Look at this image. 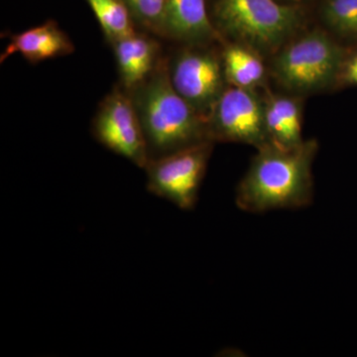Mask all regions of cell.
Here are the masks:
<instances>
[{"label": "cell", "mask_w": 357, "mask_h": 357, "mask_svg": "<svg viewBox=\"0 0 357 357\" xmlns=\"http://www.w3.org/2000/svg\"><path fill=\"white\" fill-rule=\"evenodd\" d=\"M317 149L314 140L304 141L292 149H281L273 144L258 149L237 187V206L249 213H264L311 204L312 164Z\"/></svg>", "instance_id": "obj_1"}, {"label": "cell", "mask_w": 357, "mask_h": 357, "mask_svg": "<svg viewBox=\"0 0 357 357\" xmlns=\"http://www.w3.org/2000/svg\"><path fill=\"white\" fill-rule=\"evenodd\" d=\"M135 107L150 160L211 141L208 121L174 89L166 67L141 89Z\"/></svg>", "instance_id": "obj_2"}, {"label": "cell", "mask_w": 357, "mask_h": 357, "mask_svg": "<svg viewBox=\"0 0 357 357\" xmlns=\"http://www.w3.org/2000/svg\"><path fill=\"white\" fill-rule=\"evenodd\" d=\"M215 15L227 35L265 54L278 50L301 22L295 8L275 0H218Z\"/></svg>", "instance_id": "obj_3"}, {"label": "cell", "mask_w": 357, "mask_h": 357, "mask_svg": "<svg viewBox=\"0 0 357 357\" xmlns=\"http://www.w3.org/2000/svg\"><path fill=\"white\" fill-rule=\"evenodd\" d=\"M342 49L325 33H309L277 56L273 74L282 86L310 93L330 86L342 69Z\"/></svg>", "instance_id": "obj_4"}, {"label": "cell", "mask_w": 357, "mask_h": 357, "mask_svg": "<svg viewBox=\"0 0 357 357\" xmlns=\"http://www.w3.org/2000/svg\"><path fill=\"white\" fill-rule=\"evenodd\" d=\"M211 151V142L206 141L150 160L146 167L148 190L182 210H192L198 201Z\"/></svg>", "instance_id": "obj_5"}, {"label": "cell", "mask_w": 357, "mask_h": 357, "mask_svg": "<svg viewBox=\"0 0 357 357\" xmlns=\"http://www.w3.org/2000/svg\"><path fill=\"white\" fill-rule=\"evenodd\" d=\"M211 139L234 141L260 148L271 144L265 123V103L253 89L223 91L208 117Z\"/></svg>", "instance_id": "obj_6"}, {"label": "cell", "mask_w": 357, "mask_h": 357, "mask_svg": "<svg viewBox=\"0 0 357 357\" xmlns=\"http://www.w3.org/2000/svg\"><path fill=\"white\" fill-rule=\"evenodd\" d=\"M96 138L141 168L149 163L146 138L135 105L119 91L107 96L95 121Z\"/></svg>", "instance_id": "obj_7"}, {"label": "cell", "mask_w": 357, "mask_h": 357, "mask_svg": "<svg viewBox=\"0 0 357 357\" xmlns=\"http://www.w3.org/2000/svg\"><path fill=\"white\" fill-rule=\"evenodd\" d=\"M169 76L178 95L208 121L225 91V72L217 59L203 52H184L176 59Z\"/></svg>", "instance_id": "obj_8"}, {"label": "cell", "mask_w": 357, "mask_h": 357, "mask_svg": "<svg viewBox=\"0 0 357 357\" xmlns=\"http://www.w3.org/2000/svg\"><path fill=\"white\" fill-rule=\"evenodd\" d=\"M74 50L69 38L54 22L32 28L11 38L2 60L20 53L33 63L67 55Z\"/></svg>", "instance_id": "obj_9"}, {"label": "cell", "mask_w": 357, "mask_h": 357, "mask_svg": "<svg viewBox=\"0 0 357 357\" xmlns=\"http://www.w3.org/2000/svg\"><path fill=\"white\" fill-rule=\"evenodd\" d=\"M164 31L185 41L215 37L204 0H167Z\"/></svg>", "instance_id": "obj_10"}, {"label": "cell", "mask_w": 357, "mask_h": 357, "mask_svg": "<svg viewBox=\"0 0 357 357\" xmlns=\"http://www.w3.org/2000/svg\"><path fill=\"white\" fill-rule=\"evenodd\" d=\"M265 123L270 142L281 149H292L302 139V110L297 100L273 96L265 103Z\"/></svg>", "instance_id": "obj_11"}, {"label": "cell", "mask_w": 357, "mask_h": 357, "mask_svg": "<svg viewBox=\"0 0 357 357\" xmlns=\"http://www.w3.org/2000/svg\"><path fill=\"white\" fill-rule=\"evenodd\" d=\"M156 45L133 34L115 41V55L123 83L135 86L142 83L153 68Z\"/></svg>", "instance_id": "obj_12"}, {"label": "cell", "mask_w": 357, "mask_h": 357, "mask_svg": "<svg viewBox=\"0 0 357 357\" xmlns=\"http://www.w3.org/2000/svg\"><path fill=\"white\" fill-rule=\"evenodd\" d=\"M223 72L229 83L238 88L253 89L264 79V65L252 49L231 45L223 52Z\"/></svg>", "instance_id": "obj_13"}, {"label": "cell", "mask_w": 357, "mask_h": 357, "mask_svg": "<svg viewBox=\"0 0 357 357\" xmlns=\"http://www.w3.org/2000/svg\"><path fill=\"white\" fill-rule=\"evenodd\" d=\"M107 36L114 41L135 34L123 0H86Z\"/></svg>", "instance_id": "obj_14"}, {"label": "cell", "mask_w": 357, "mask_h": 357, "mask_svg": "<svg viewBox=\"0 0 357 357\" xmlns=\"http://www.w3.org/2000/svg\"><path fill=\"white\" fill-rule=\"evenodd\" d=\"M324 13L326 22L335 31L357 34V0H330Z\"/></svg>", "instance_id": "obj_15"}, {"label": "cell", "mask_w": 357, "mask_h": 357, "mask_svg": "<svg viewBox=\"0 0 357 357\" xmlns=\"http://www.w3.org/2000/svg\"><path fill=\"white\" fill-rule=\"evenodd\" d=\"M138 20L157 31H164L167 0H124Z\"/></svg>", "instance_id": "obj_16"}, {"label": "cell", "mask_w": 357, "mask_h": 357, "mask_svg": "<svg viewBox=\"0 0 357 357\" xmlns=\"http://www.w3.org/2000/svg\"><path fill=\"white\" fill-rule=\"evenodd\" d=\"M345 83L357 84V56L352 59L347 67L345 68L344 75Z\"/></svg>", "instance_id": "obj_17"}]
</instances>
